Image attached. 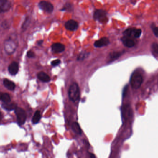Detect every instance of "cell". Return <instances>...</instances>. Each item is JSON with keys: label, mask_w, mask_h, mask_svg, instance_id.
Instances as JSON below:
<instances>
[{"label": "cell", "mask_w": 158, "mask_h": 158, "mask_svg": "<svg viewBox=\"0 0 158 158\" xmlns=\"http://www.w3.org/2000/svg\"><path fill=\"white\" fill-rule=\"evenodd\" d=\"M68 96L70 99L73 103L79 101L80 98V90L78 85L76 83H73L70 86Z\"/></svg>", "instance_id": "1"}, {"label": "cell", "mask_w": 158, "mask_h": 158, "mask_svg": "<svg viewBox=\"0 0 158 158\" xmlns=\"http://www.w3.org/2000/svg\"><path fill=\"white\" fill-rule=\"evenodd\" d=\"M143 81V77L141 74L139 72H134L130 78V85L133 89H138L140 88Z\"/></svg>", "instance_id": "2"}, {"label": "cell", "mask_w": 158, "mask_h": 158, "mask_svg": "<svg viewBox=\"0 0 158 158\" xmlns=\"http://www.w3.org/2000/svg\"><path fill=\"white\" fill-rule=\"evenodd\" d=\"M17 44L14 40L11 39L5 40L4 43V48L7 54L11 55L15 52Z\"/></svg>", "instance_id": "3"}, {"label": "cell", "mask_w": 158, "mask_h": 158, "mask_svg": "<svg viewBox=\"0 0 158 158\" xmlns=\"http://www.w3.org/2000/svg\"><path fill=\"white\" fill-rule=\"evenodd\" d=\"M15 113L17 116L18 124L20 125L24 124L27 119L26 113L24 109L17 107L15 109Z\"/></svg>", "instance_id": "4"}, {"label": "cell", "mask_w": 158, "mask_h": 158, "mask_svg": "<svg viewBox=\"0 0 158 158\" xmlns=\"http://www.w3.org/2000/svg\"><path fill=\"white\" fill-rule=\"evenodd\" d=\"M93 17L95 20L101 22H105L108 20L107 13L102 9H98L95 11Z\"/></svg>", "instance_id": "5"}, {"label": "cell", "mask_w": 158, "mask_h": 158, "mask_svg": "<svg viewBox=\"0 0 158 158\" xmlns=\"http://www.w3.org/2000/svg\"><path fill=\"white\" fill-rule=\"evenodd\" d=\"M38 6L41 10L48 13H52L54 9L53 5L49 1H42L40 2Z\"/></svg>", "instance_id": "6"}, {"label": "cell", "mask_w": 158, "mask_h": 158, "mask_svg": "<svg viewBox=\"0 0 158 158\" xmlns=\"http://www.w3.org/2000/svg\"><path fill=\"white\" fill-rule=\"evenodd\" d=\"M11 3L9 0H0V9L1 13H5L10 9Z\"/></svg>", "instance_id": "7"}, {"label": "cell", "mask_w": 158, "mask_h": 158, "mask_svg": "<svg viewBox=\"0 0 158 158\" xmlns=\"http://www.w3.org/2000/svg\"><path fill=\"white\" fill-rule=\"evenodd\" d=\"M65 28L68 30L74 31L78 29V23L74 20H70L66 22L65 25Z\"/></svg>", "instance_id": "8"}, {"label": "cell", "mask_w": 158, "mask_h": 158, "mask_svg": "<svg viewBox=\"0 0 158 158\" xmlns=\"http://www.w3.org/2000/svg\"><path fill=\"white\" fill-rule=\"evenodd\" d=\"M124 51L120 52H113L109 53L108 57V63H110L117 60L121 56L124 54Z\"/></svg>", "instance_id": "9"}, {"label": "cell", "mask_w": 158, "mask_h": 158, "mask_svg": "<svg viewBox=\"0 0 158 158\" xmlns=\"http://www.w3.org/2000/svg\"><path fill=\"white\" fill-rule=\"evenodd\" d=\"M65 50V46L60 43H55L52 45V50L54 53H59Z\"/></svg>", "instance_id": "10"}, {"label": "cell", "mask_w": 158, "mask_h": 158, "mask_svg": "<svg viewBox=\"0 0 158 158\" xmlns=\"http://www.w3.org/2000/svg\"><path fill=\"white\" fill-rule=\"evenodd\" d=\"M109 44V40L108 38L103 37L100 39L96 41L94 45L96 47L100 48L108 46Z\"/></svg>", "instance_id": "11"}, {"label": "cell", "mask_w": 158, "mask_h": 158, "mask_svg": "<svg viewBox=\"0 0 158 158\" xmlns=\"http://www.w3.org/2000/svg\"><path fill=\"white\" fill-rule=\"evenodd\" d=\"M121 40L123 44L127 47H132L135 45V42L131 37L124 36L121 38Z\"/></svg>", "instance_id": "12"}, {"label": "cell", "mask_w": 158, "mask_h": 158, "mask_svg": "<svg viewBox=\"0 0 158 158\" xmlns=\"http://www.w3.org/2000/svg\"><path fill=\"white\" fill-rule=\"evenodd\" d=\"M9 73L12 76H15L17 74L19 70V65L17 62H12L8 67Z\"/></svg>", "instance_id": "13"}, {"label": "cell", "mask_w": 158, "mask_h": 158, "mask_svg": "<svg viewBox=\"0 0 158 158\" xmlns=\"http://www.w3.org/2000/svg\"><path fill=\"white\" fill-rule=\"evenodd\" d=\"M37 77L38 79L43 82H48L51 80L50 77L44 72H41L37 74Z\"/></svg>", "instance_id": "14"}, {"label": "cell", "mask_w": 158, "mask_h": 158, "mask_svg": "<svg viewBox=\"0 0 158 158\" xmlns=\"http://www.w3.org/2000/svg\"><path fill=\"white\" fill-rule=\"evenodd\" d=\"M3 83L6 88L10 90H14L15 88V83L11 81L8 79H4Z\"/></svg>", "instance_id": "15"}, {"label": "cell", "mask_w": 158, "mask_h": 158, "mask_svg": "<svg viewBox=\"0 0 158 158\" xmlns=\"http://www.w3.org/2000/svg\"><path fill=\"white\" fill-rule=\"evenodd\" d=\"M2 107L4 108V109L7 110V111H13V110H15L17 107V105L16 103H4L3 104L1 105Z\"/></svg>", "instance_id": "16"}, {"label": "cell", "mask_w": 158, "mask_h": 158, "mask_svg": "<svg viewBox=\"0 0 158 158\" xmlns=\"http://www.w3.org/2000/svg\"><path fill=\"white\" fill-rule=\"evenodd\" d=\"M72 129L74 132L77 134L81 135L82 134L81 129L79 126V124L77 122H73L72 125Z\"/></svg>", "instance_id": "17"}, {"label": "cell", "mask_w": 158, "mask_h": 158, "mask_svg": "<svg viewBox=\"0 0 158 158\" xmlns=\"http://www.w3.org/2000/svg\"><path fill=\"white\" fill-rule=\"evenodd\" d=\"M40 119H41V115L40 111H36L32 119V122L34 124H38Z\"/></svg>", "instance_id": "18"}, {"label": "cell", "mask_w": 158, "mask_h": 158, "mask_svg": "<svg viewBox=\"0 0 158 158\" xmlns=\"http://www.w3.org/2000/svg\"><path fill=\"white\" fill-rule=\"evenodd\" d=\"M131 113V110H130L129 106L127 105L124 106V108L122 109V115H124V119L127 118V117L129 116V114Z\"/></svg>", "instance_id": "19"}, {"label": "cell", "mask_w": 158, "mask_h": 158, "mask_svg": "<svg viewBox=\"0 0 158 158\" xmlns=\"http://www.w3.org/2000/svg\"><path fill=\"white\" fill-rule=\"evenodd\" d=\"M1 100L4 103H9L11 102L10 96L8 93H2L1 96Z\"/></svg>", "instance_id": "20"}, {"label": "cell", "mask_w": 158, "mask_h": 158, "mask_svg": "<svg viewBox=\"0 0 158 158\" xmlns=\"http://www.w3.org/2000/svg\"><path fill=\"white\" fill-rule=\"evenodd\" d=\"M74 9L73 5L70 3L67 2L64 6V7L61 9V11H67V12H71L73 11Z\"/></svg>", "instance_id": "21"}, {"label": "cell", "mask_w": 158, "mask_h": 158, "mask_svg": "<svg viewBox=\"0 0 158 158\" xmlns=\"http://www.w3.org/2000/svg\"><path fill=\"white\" fill-rule=\"evenodd\" d=\"M135 29V28H128L124 32L123 34H124V36L129 37H131L132 36H134Z\"/></svg>", "instance_id": "22"}, {"label": "cell", "mask_w": 158, "mask_h": 158, "mask_svg": "<svg viewBox=\"0 0 158 158\" xmlns=\"http://www.w3.org/2000/svg\"><path fill=\"white\" fill-rule=\"evenodd\" d=\"M151 51L153 55L155 56H158V44L154 43L151 46Z\"/></svg>", "instance_id": "23"}, {"label": "cell", "mask_w": 158, "mask_h": 158, "mask_svg": "<svg viewBox=\"0 0 158 158\" xmlns=\"http://www.w3.org/2000/svg\"><path fill=\"white\" fill-rule=\"evenodd\" d=\"M30 22V19L29 17H27L25 19V22L22 25V29L23 31H25L27 29V27L29 25Z\"/></svg>", "instance_id": "24"}, {"label": "cell", "mask_w": 158, "mask_h": 158, "mask_svg": "<svg viewBox=\"0 0 158 158\" xmlns=\"http://www.w3.org/2000/svg\"><path fill=\"white\" fill-rule=\"evenodd\" d=\"M90 53L89 52H82L81 53L79 54L78 56V57L77 60L78 61L83 60L85 59H86L87 57H88Z\"/></svg>", "instance_id": "25"}, {"label": "cell", "mask_w": 158, "mask_h": 158, "mask_svg": "<svg viewBox=\"0 0 158 158\" xmlns=\"http://www.w3.org/2000/svg\"><path fill=\"white\" fill-rule=\"evenodd\" d=\"M141 29L135 28L134 32V37L135 38H139L141 36Z\"/></svg>", "instance_id": "26"}, {"label": "cell", "mask_w": 158, "mask_h": 158, "mask_svg": "<svg viewBox=\"0 0 158 158\" xmlns=\"http://www.w3.org/2000/svg\"><path fill=\"white\" fill-rule=\"evenodd\" d=\"M152 29L153 30V32H154V34L157 37H158V27H157L155 25L154 23L152 24L151 26Z\"/></svg>", "instance_id": "27"}, {"label": "cell", "mask_w": 158, "mask_h": 158, "mask_svg": "<svg viewBox=\"0 0 158 158\" xmlns=\"http://www.w3.org/2000/svg\"><path fill=\"white\" fill-rule=\"evenodd\" d=\"M10 23L8 21H5L1 23V27L4 29H8L10 27Z\"/></svg>", "instance_id": "28"}, {"label": "cell", "mask_w": 158, "mask_h": 158, "mask_svg": "<svg viewBox=\"0 0 158 158\" xmlns=\"http://www.w3.org/2000/svg\"><path fill=\"white\" fill-rule=\"evenodd\" d=\"M27 56L29 58H34L35 57V54L34 52L31 51V50H29V51H28L27 52Z\"/></svg>", "instance_id": "29"}, {"label": "cell", "mask_w": 158, "mask_h": 158, "mask_svg": "<svg viewBox=\"0 0 158 158\" xmlns=\"http://www.w3.org/2000/svg\"><path fill=\"white\" fill-rule=\"evenodd\" d=\"M61 60L59 59L57 60H54L52 61V62H51V65L53 66H57V65H59V64H60Z\"/></svg>", "instance_id": "30"}, {"label": "cell", "mask_w": 158, "mask_h": 158, "mask_svg": "<svg viewBox=\"0 0 158 158\" xmlns=\"http://www.w3.org/2000/svg\"><path fill=\"white\" fill-rule=\"evenodd\" d=\"M43 43V40H39L37 42V44L38 46H41L42 45Z\"/></svg>", "instance_id": "31"}, {"label": "cell", "mask_w": 158, "mask_h": 158, "mask_svg": "<svg viewBox=\"0 0 158 158\" xmlns=\"http://www.w3.org/2000/svg\"><path fill=\"white\" fill-rule=\"evenodd\" d=\"M89 155H90V158H95L96 156L94 154H91V153H89Z\"/></svg>", "instance_id": "32"}]
</instances>
